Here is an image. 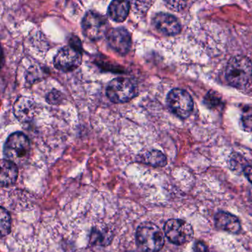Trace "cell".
I'll return each instance as SVG.
<instances>
[{"mask_svg": "<svg viewBox=\"0 0 252 252\" xmlns=\"http://www.w3.org/2000/svg\"><path fill=\"white\" fill-rule=\"evenodd\" d=\"M18 177L17 165L11 160L3 159L1 162L0 184L2 187H10L17 181Z\"/></svg>", "mask_w": 252, "mask_h": 252, "instance_id": "obj_13", "label": "cell"}, {"mask_svg": "<svg viewBox=\"0 0 252 252\" xmlns=\"http://www.w3.org/2000/svg\"><path fill=\"white\" fill-rule=\"evenodd\" d=\"M140 161L155 167H162L166 164V158L158 150L147 152L139 157Z\"/></svg>", "mask_w": 252, "mask_h": 252, "instance_id": "obj_15", "label": "cell"}, {"mask_svg": "<svg viewBox=\"0 0 252 252\" xmlns=\"http://www.w3.org/2000/svg\"><path fill=\"white\" fill-rule=\"evenodd\" d=\"M243 128L247 131H252V110L245 112L242 117Z\"/></svg>", "mask_w": 252, "mask_h": 252, "instance_id": "obj_18", "label": "cell"}, {"mask_svg": "<svg viewBox=\"0 0 252 252\" xmlns=\"http://www.w3.org/2000/svg\"><path fill=\"white\" fill-rule=\"evenodd\" d=\"M164 232L168 240L175 245L185 244L194 237L192 226L187 221L180 219L168 220L164 225Z\"/></svg>", "mask_w": 252, "mask_h": 252, "instance_id": "obj_6", "label": "cell"}, {"mask_svg": "<svg viewBox=\"0 0 252 252\" xmlns=\"http://www.w3.org/2000/svg\"><path fill=\"white\" fill-rule=\"evenodd\" d=\"M111 239V234L107 230L94 229L91 233L90 242L91 245L103 246Z\"/></svg>", "mask_w": 252, "mask_h": 252, "instance_id": "obj_16", "label": "cell"}, {"mask_svg": "<svg viewBox=\"0 0 252 252\" xmlns=\"http://www.w3.org/2000/svg\"><path fill=\"white\" fill-rule=\"evenodd\" d=\"M37 113V104L32 98L20 97L14 104V116L21 122H31L36 117Z\"/></svg>", "mask_w": 252, "mask_h": 252, "instance_id": "obj_11", "label": "cell"}, {"mask_svg": "<svg viewBox=\"0 0 252 252\" xmlns=\"http://www.w3.org/2000/svg\"></svg>", "mask_w": 252, "mask_h": 252, "instance_id": "obj_21", "label": "cell"}, {"mask_svg": "<svg viewBox=\"0 0 252 252\" xmlns=\"http://www.w3.org/2000/svg\"><path fill=\"white\" fill-rule=\"evenodd\" d=\"M138 247L144 252H158L164 245V236L161 230L152 222H144L136 231Z\"/></svg>", "mask_w": 252, "mask_h": 252, "instance_id": "obj_2", "label": "cell"}, {"mask_svg": "<svg viewBox=\"0 0 252 252\" xmlns=\"http://www.w3.org/2000/svg\"><path fill=\"white\" fill-rule=\"evenodd\" d=\"M82 31L84 34L92 41L99 40L109 32V23L102 14L90 11L85 14L82 20Z\"/></svg>", "mask_w": 252, "mask_h": 252, "instance_id": "obj_5", "label": "cell"}, {"mask_svg": "<svg viewBox=\"0 0 252 252\" xmlns=\"http://www.w3.org/2000/svg\"><path fill=\"white\" fill-rule=\"evenodd\" d=\"M106 94L112 102L122 104L135 98L138 94V88L130 79L116 78L107 85Z\"/></svg>", "mask_w": 252, "mask_h": 252, "instance_id": "obj_4", "label": "cell"}, {"mask_svg": "<svg viewBox=\"0 0 252 252\" xmlns=\"http://www.w3.org/2000/svg\"><path fill=\"white\" fill-rule=\"evenodd\" d=\"M155 28L166 36H175L181 32V25L176 17L166 13H158L153 20Z\"/></svg>", "mask_w": 252, "mask_h": 252, "instance_id": "obj_10", "label": "cell"}, {"mask_svg": "<svg viewBox=\"0 0 252 252\" xmlns=\"http://www.w3.org/2000/svg\"><path fill=\"white\" fill-rule=\"evenodd\" d=\"M81 51L73 46L61 48L54 59L56 68L63 72H70L76 70L82 64Z\"/></svg>", "mask_w": 252, "mask_h": 252, "instance_id": "obj_8", "label": "cell"}, {"mask_svg": "<svg viewBox=\"0 0 252 252\" xmlns=\"http://www.w3.org/2000/svg\"><path fill=\"white\" fill-rule=\"evenodd\" d=\"M194 252H208L207 247L204 243L202 242H197L194 245Z\"/></svg>", "mask_w": 252, "mask_h": 252, "instance_id": "obj_19", "label": "cell"}, {"mask_svg": "<svg viewBox=\"0 0 252 252\" xmlns=\"http://www.w3.org/2000/svg\"><path fill=\"white\" fill-rule=\"evenodd\" d=\"M11 216L8 211L3 207L0 210V228L2 237L8 235L11 231Z\"/></svg>", "mask_w": 252, "mask_h": 252, "instance_id": "obj_17", "label": "cell"}, {"mask_svg": "<svg viewBox=\"0 0 252 252\" xmlns=\"http://www.w3.org/2000/svg\"><path fill=\"white\" fill-rule=\"evenodd\" d=\"M244 172L247 179L252 184V163L246 165Z\"/></svg>", "mask_w": 252, "mask_h": 252, "instance_id": "obj_20", "label": "cell"}, {"mask_svg": "<svg viewBox=\"0 0 252 252\" xmlns=\"http://www.w3.org/2000/svg\"><path fill=\"white\" fill-rule=\"evenodd\" d=\"M31 143L23 132H16L10 135L4 146V154L7 160L16 164H21L29 159Z\"/></svg>", "mask_w": 252, "mask_h": 252, "instance_id": "obj_3", "label": "cell"}, {"mask_svg": "<svg viewBox=\"0 0 252 252\" xmlns=\"http://www.w3.org/2000/svg\"><path fill=\"white\" fill-rule=\"evenodd\" d=\"M215 225L219 229L227 232L237 234L241 225L238 218L228 212H219L215 215Z\"/></svg>", "mask_w": 252, "mask_h": 252, "instance_id": "obj_12", "label": "cell"}, {"mask_svg": "<svg viewBox=\"0 0 252 252\" xmlns=\"http://www.w3.org/2000/svg\"><path fill=\"white\" fill-rule=\"evenodd\" d=\"M107 42L112 50L125 56L130 51L132 40L130 33L124 28L110 29L107 34Z\"/></svg>", "mask_w": 252, "mask_h": 252, "instance_id": "obj_9", "label": "cell"}, {"mask_svg": "<svg viewBox=\"0 0 252 252\" xmlns=\"http://www.w3.org/2000/svg\"><path fill=\"white\" fill-rule=\"evenodd\" d=\"M167 104L171 111L181 119H187L192 111V98L182 89L171 91L167 95Z\"/></svg>", "mask_w": 252, "mask_h": 252, "instance_id": "obj_7", "label": "cell"}, {"mask_svg": "<svg viewBox=\"0 0 252 252\" xmlns=\"http://www.w3.org/2000/svg\"><path fill=\"white\" fill-rule=\"evenodd\" d=\"M230 85L243 89L252 79V63L245 57H237L230 60L225 72Z\"/></svg>", "mask_w": 252, "mask_h": 252, "instance_id": "obj_1", "label": "cell"}, {"mask_svg": "<svg viewBox=\"0 0 252 252\" xmlns=\"http://www.w3.org/2000/svg\"><path fill=\"white\" fill-rule=\"evenodd\" d=\"M130 9V2L128 1H113L109 5L108 14L109 17L116 23H123Z\"/></svg>", "mask_w": 252, "mask_h": 252, "instance_id": "obj_14", "label": "cell"}]
</instances>
